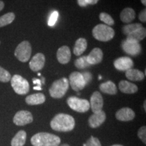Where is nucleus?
<instances>
[{"instance_id": "obj_1", "label": "nucleus", "mask_w": 146, "mask_h": 146, "mask_svg": "<svg viewBox=\"0 0 146 146\" xmlns=\"http://www.w3.org/2000/svg\"><path fill=\"white\" fill-rule=\"evenodd\" d=\"M50 126L53 130L58 132H68L74 129L75 121L70 115L60 113L53 118Z\"/></svg>"}, {"instance_id": "obj_2", "label": "nucleus", "mask_w": 146, "mask_h": 146, "mask_svg": "<svg viewBox=\"0 0 146 146\" xmlns=\"http://www.w3.org/2000/svg\"><path fill=\"white\" fill-rule=\"evenodd\" d=\"M31 142L33 146H58L61 140L56 135L41 132L33 136Z\"/></svg>"}, {"instance_id": "obj_3", "label": "nucleus", "mask_w": 146, "mask_h": 146, "mask_svg": "<svg viewBox=\"0 0 146 146\" xmlns=\"http://www.w3.org/2000/svg\"><path fill=\"white\" fill-rule=\"evenodd\" d=\"M93 36L100 41L107 42L114 38L115 31L111 27L104 24H99L93 29Z\"/></svg>"}, {"instance_id": "obj_4", "label": "nucleus", "mask_w": 146, "mask_h": 146, "mask_svg": "<svg viewBox=\"0 0 146 146\" xmlns=\"http://www.w3.org/2000/svg\"><path fill=\"white\" fill-rule=\"evenodd\" d=\"M69 82L66 78L63 77L56 80L52 83L49 89L50 96L53 98L59 99L65 96L68 90Z\"/></svg>"}, {"instance_id": "obj_5", "label": "nucleus", "mask_w": 146, "mask_h": 146, "mask_svg": "<svg viewBox=\"0 0 146 146\" xmlns=\"http://www.w3.org/2000/svg\"><path fill=\"white\" fill-rule=\"evenodd\" d=\"M11 85L14 91L18 95H26L29 93L30 86L27 79L19 74H14L11 78Z\"/></svg>"}, {"instance_id": "obj_6", "label": "nucleus", "mask_w": 146, "mask_h": 146, "mask_svg": "<svg viewBox=\"0 0 146 146\" xmlns=\"http://www.w3.org/2000/svg\"><path fill=\"white\" fill-rule=\"evenodd\" d=\"M31 52L32 47L31 43L28 41H23L16 47L14 51V56L19 61L27 62L30 59Z\"/></svg>"}, {"instance_id": "obj_7", "label": "nucleus", "mask_w": 146, "mask_h": 146, "mask_svg": "<svg viewBox=\"0 0 146 146\" xmlns=\"http://www.w3.org/2000/svg\"><path fill=\"white\" fill-rule=\"evenodd\" d=\"M67 104L71 109L80 113L86 112L90 108V104L88 100L81 99L77 97H69L67 99Z\"/></svg>"}, {"instance_id": "obj_8", "label": "nucleus", "mask_w": 146, "mask_h": 146, "mask_svg": "<svg viewBox=\"0 0 146 146\" xmlns=\"http://www.w3.org/2000/svg\"><path fill=\"white\" fill-rule=\"evenodd\" d=\"M122 48L126 54L130 56H136L141 54L142 48L139 42L126 39L122 43Z\"/></svg>"}, {"instance_id": "obj_9", "label": "nucleus", "mask_w": 146, "mask_h": 146, "mask_svg": "<svg viewBox=\"0 0 146 146\" xmlns=\"http://www.w3.org/2000/svg\"><path fill=\"white\" fill-rule=\"evenodd\" d=\"M69 83L71 88L75 91H79L85 88L86 86L85 80L82 73L78 72H73L69 76Z\"/></svg>"}, {"instance_id": "obj_10", "label": "nucleus", "mask_w": 146, "mask_h": 146, "mask_svg": "<svg viewBox=\"0 0 146 146\" xmlns=\"http://www.w3.org/2000/svg\"><path fill=\"white\" fill-rule=\"evenodd\" d=\"M33 121V117L31 113L27 110L18 111L14 115L13 122L17 126H25L31 123Z\"/></svg>"}, {"instance_id": "obj_11", "label": "nucleus", "mask_w": 146, "mask_h": 146, "mask_svg": "<svg viewBox=\"0 0 146 146\" xmlns=\"http://www.w3.org/2000/svg\"><path fill=\"white\" fill-rule=\"evenodd\" d=\"M45 63V57L42 53L36 54L29 62V67L33 72H38L43 69Z\"/></svg>"}, {"instance_id": "obj_12", "label": "nucleus", "mask_w": 146, "mask_h": 146, "mask_svg": "<svg viewBox=\"0 0 146 146\" xmlns=\"http://www.w3.org/2000/svg\"><path fill=\"white\" fill-rule=\"evenodd\" d=\"M90 108L94 113L99 112L102 110L104 100L99 91H95L90 98Z\"/></svg>"}, {"instance_id": "obj_13", "label": "nucleus", "mask_w": 146, "mask_h": 146, "mask_svg": "<svg viewBox=\"0 0 146 146\" xmlns=\"http://www.w3.org/2000/svg\"><path fill=\"white\" fill-rule=\"evenodd\" d=\"M114 66L116 70L120 71H127L133 68L134 63L131 58L120 57L114 60Z\"/></svg>"}, {"instance_id": "obj_14", "label": "nucleus", "mask_w": 146, "mask_h": 146, "mask_svg": "<svg viewBox=\"0 0 146 146\" xmlns=\"http://www.w3.org/2000/svg\"><path fill=\"white\" fill-rule=\"evenodd\" d=\"M106 119V115L104 111L102 110L99 112L94 113L89 118V126L92 129H96L104 123Z\"/></svg>"}, {"instance_id": "obj_15", "label": "nucleus", "mask_w": 146, "mask_h": 146, "mask_svg": "<svg viewBox=\"0 0 146 146\" xmlns=\"http://www.w3.org/2000/svg\"><path fill=\"white\" fill-rule=\"evenodd\" d=\"M115 116L116 119L120 121H131L134 119L135 114L134 111L129 108H123L116 112Z\"/></svg>"}, {"instance_id": "obj_16", "label": "nucleus", "mask_w": 146, "mask_h": 146, "mask_svg": "<svg viewBox=\"0 0 146 146\" xmlns=\"http://www.w3.org/2000/svg\"><path fill=\"white\" fill-rule=\"evenodd\" d=\"M58 62L62 64H66L71 59V52L70 48L66 45L60 47L56 53Z\"/></svg>"}, {"instance_id": "obj_17", "label": "nucleus", "mask_w": 146, "mask_h": 146, "mask_svg": "<svg viewBox=\"0 0 146 146\" xmlns=\"http://www.w3.org/2000/svg\"><path fill=\"white\" fill-rule=\"evenodd\" d=\"M104 57L103 52L99 47L93 49L87 56V61L90 65L98 64L101 62Z\"/></svg>"}, {"instance_id": "obj_18", "label": "nucleus", "mask_w": 146, "mask_h": 146, "mask_svg": "<svg viewBox=\"0 0 146 146\" xmlns=\"http://www.w3.org/2000/svg\"><path fill=\"white\" fill-rule=\"evenodd\" d=\"M118 87H119L120 91L124 94H133L138 91V87L135 84L130 83V82L125 81V80L120 81L118 84Z\"/></svg>"}, {"instance_id": "obj_19", "label": "nucleus", "mask_w": 146, "mask_h": 146, "mask_svg": "<svg viewBox=\"0 0 146 146\" xmlns=\"http://www.w3.org/2000/svg\"><path fill=\"white\" fill-rule=\"evenodd\" d=\"M25 102L29 106L42 104L45 102V97L44 94L41 93L32 94L27 97Z\"/></svg>"}, {"instance_id": "obj_20", "label": "nucleus", "mask_w": 146, "mask_h": 146, "mask_svg": "<svg viewBox=\"0 0 146 146\" xmlns=\"http://www.w3.org/2000/svg\"><path fill=\"white\" fill-rule=\"evenodd\" d=\"M136 13L131 8H125L120 14V18L124 23H130L135 20Z\"/></svg>"}, {"instance_id": "obj_21", "label": "nucleus", "mask_w": 146, "mask_h": 146, "mask_svg": "<svg viewBox=\"0 0 146 146\" xmlns=\"http://www.w3.org/2000/svg\"><path fill=\"white\" fill-rule=\"evenodd\" d=\"M125 76L127 79L132 81H141L145 78L143 72L134 68H131L126 71Z\"/></svg>"}, {"instance_id": "obj_22", "label": "nucleus", "mask_w": 146, "mask_h": 146, "mask_svg": "<svg viewBox=\"0 0 146 146\" xmlns=\"http://www.w3.org/2000/svg\"><path fill=\"white\" fill-rule=\"evenodd\" d=\"M87 47V41L85 38H78L75 42L73 53L76 56H81L86 50Z\"/></svg>"}, {"instance_id": "obj_23", "label": "nucleus", "mask_w": 146, "mask_h": 146, "mask_svg": "<svg viewBox=\"0 0 146 146\" xmlns=\"http://www.w3.org/2000/svg\"><path fill=\"white\" fill-rule=\"evenodd\" d=\"M100 89L102 92L109 95H116L117 94V88L116 85L111 81H108L100 84Z\"/></svg>"}, {"instance_id": "obj_24", "label": "nucleus", "mask_w": 146, "mask_h": 146, "mask_svg": "<svg viewBox=\"0 0 146 146\" xmlns=\"http://www.w3.org/2000/svg\"><path fill=\"white\" fill-rule=\"evenodd\" d=\"M27 133L25 131H19L11 141L12 146H23L26 143Z\"/></svg>"}, {"instance_id": "obj_25", "label": "nucleus", "mask_w": 146, "mask_h": 146, "mask_svg": "<svg viewBox=\"0 0 146 146\" xmlns=\"http://www.w3.org/2000/svg\"><path fill=\"white\" fill-rule=\"evenodd\" d=\"M146 36V29L144 27H141V28L137 29L135 32L132 33L129 35L127 36V39L133 40V41L139 42L142 41L145 38Z\"/></svg>"}, {"instance_id": "obj_26", "label": "nucleus", "mask_w": 146, "mask_h": 146, "mask_svg": "<svg viewBox=\"0 0 146 146\" xmlns=\"http://www.w3.org/2000/svg\"><path fill=\"white\" fill-rule=\"evenodd\" d=\"M14 19H15V14L13 12H8L0 16V28L13 23Z\"/></svg>"}, {"instance_id": "obj_27", "label": "nucleus", "mask_w": 146, "mask_h": 146, "mask_svg": "<svg viewBox=\"0 0 146 146\" xmlns=\"http://www.w3.org/2000/svg\"><path fill=\"white\" fill-rule=\"evenodd\" d=\"M143 27V25L140 23H133V24H129V25H125L123 28V32L125 35L128 36L129 35L132 33L135 32L137 29Z\"/></svg>"}, {"instance_id": "obj_28", "label": "nucleus", "mask_w": 146, "mask_h": 146, "mask_svg": "<svg viewBox=\"0 0 146 146\" xmlns=\"http://www.w3.org/2000/svg\"><path fill=\"white\" fill-rule=\"evenodd\" d=\"M99 18L100 21L103 22V23H104L105 25H108V26L111 27L114 25V19H113L112 16L108 13H106V12H102V13L100 14Z\"/></svg>"}, {"instance_id": "obj_29", "label": "nucleus", "mask_w": 146, "mask_h": 146, "mask_svg": "<svg viewBox=\"0 0 146 146\" xmlns=\"http://www.w3.org/2000/svg\"><path fill=\"white\" fill-rule=\"evenodd\" d=\"M74 65L78 69H83L88 67L90 64L87 62V56H82L74 61Z\"/></svg>"}, {"instance_id": "obj_30", "label": "nucleus", "mask_w": 146, "mask_h": 146, "mask_svg": "<svg viewBox=\"0 0 146 146\" xmlns=\"http://www.w3.org/2000/svg\"><path fill=\"white\" fill-rule=\"evenodd\" d=\"M12 76L10 73L5 69L0 66V82L2 83H8L10 81Z\"/></svg>"}, {"instance_id": "obj_31", "label": "nucleus", "mask_w": 146, "mask_h": 146, "mask_svg": "<svg viewBox=\"0 0 146 146\" xmlns=\"http://www.w3.org/2000/svg\"><path fill=\"white\" fill-rule=\"evenodd\" d=\"M83 146H102V145L98 138L91 136L87 140L86 143L83 144Z\"/></svg>"}, {"instance_id": "obj_32", "label": "nucleus", "mask_w": 146, "mask_h": 146, "mask_svg": "<svg viewBox=\"0 0 146 146\" xmlns=\"http://www.w3.org/2000/svg\"><path fill=\"white\" fill-rule=\"evenodd\" d=\"M137 135L141 139L142 142L144 144L146 143V127L145 126L141 127L138 131Z\"/></svg>"}, {"instance_id": "obj_33", "label": "nucleus", "mask_w": 146, "mask_h": 146, "mask_svg": "<svg viewBox=\"0 0 146 146\" xmlns=\"http://www.w3.org/2000/svg\"><path fill=\"white\" fill-rule=\"evenodd\" d=\"M58 18V11H54L51 14L50 18L48 21V25L50 27H53L56 24Z\"/></svg>"}, {"instance_id": "obj_34", "label": "nucleus", "mask_w": 146, "mask_h": 146, "mask_svg": "<svg viewBox=\"0 0 146 146\" xmlns=\"http://www.w3.org/2000/svg\"><path fill=\"white\" fill-rule=\"evenodd\" d=\"M82 75L83 76L84 80H85V83H86V85H87V84L89 83H91V81H92V78H93L92 74H91L89 72H85L82 73Z\"/></svg>"}, {"instance_id": "obj_35", "label": "nucleus", "mask_w": 146, "mask_h": 146, "mask_svg": "<svg viewBox=\"0 0 146 146\" xmlns=\"http://www.w3.org/2000/svg\"><path fill=\"white\" fill-rule=\"evenodd\" d=\"M139 19L142 23H145L146 22V9H143L141 11L139 14Z\"/></svg>"}, {"instance_id": "obj_36", "label": "nucleus", "mask_w": 146, "mask_h": 146, "mask_svg": "<svg viewBox=\"0 0 146 146\" xmlns=\"http://www.w3.org/2000/svg\"><path fill=\"white\" fill-rule=\"evenodd\" d=\"M78 5L81 7H86L88 5L86 0H77Z\"/></svg>"}, {"instance_id": "obj_37", "label": "nucleus", "mask_w": 146, "mask_h": 146, "mask_svg": "<svg viewBox=\"0 0 146 146\" xmlns=\"http://www.w3.org/2000/svg\"><path fill=\"white\" fill-rule=\"evenodd\" d=\"M86 1L88 5H96L99 1V0H86Z\"/></svg>"}, {"instance_id": "obj_38", "label": "nucleus", "mask_w": 146, "mask_h": 146, "mask_svg": "<svg viewBox=\"0 0 146 146\" xmlns=\"http://www.w3.org/2000/svg\"><path fill=\"white\" fill-rule=\"evenodd\" d=\"M33 82L34 84H36V85H37L38 86L41 87V81L40 79H37V78H33Z\"/></svg>"}, {"instance_id": "obj_39", "label": "nucleus", "mask_w": 146, "mask_h": 146, "mask_svg": "<svg viewBox=\"0 0 146 146\" xmlns=\"http://www.w3.org/2000/svg\"><path fill=\"white\" fill-rule=\"evenodd\" d=\"M4 6H5L4 2H3V1H1V0H0V12L3 10V8H4Z\"/></svg>"}, {"instance_id": "obj_40", "label": "nucleus", "mask_w": 146, "mask_h": 146, "mask_svg": "<svg viewBox=\"0 0 146 146\" xmlns=\"http://www.w3.org/2000/svg\"><path fill=\"white\" fill-rule=\"evenodd\" d=\"M33 89H35V90H41V87H39V86L34 87H33Z\"/></svg>"}, {"instance_id": "obj_41", "label": "nucleus", "mask_w": 146, "mask_h": 146, "mask_svg": "<svg viewBox=\"0 0 146 146\" xmlns=\"http://www.w3.org/2000/svg\"><path fill=\"white\" fill-rule=\"evenodd\" d=\"M142 4H143L144 6H145L146 5V0H141Z\"/></svg>"}, {"instance_id": "obj_42", "label": "nucleus", "mask_w": 146, "mask_h": 146, "mask_svg": "<svg viewBox=\"0 0 146 146\" xmlns=\"http://www.w3.org/2000/svg\"><path fill=\"white\" fill-rule=\"evenodd\" d=\"M145 104H146V102L145 101L144 102V110H145V111L146 110V107H145Z\"/></svg>"}, {"instance_id": "obj_43", "label": "nucleus", "mask_w": 146, "mask_h": 146, "mask_svg": "<svg viewBox=\"0 0 146 146\" xmlns=\"http://www.w3.org/2000/svg\"><path fill=\"white\" fill-rule=\"evenodd\" d=\"M60 146H70L69 145H68V144H62V145H60Z\"/></svg>"}, {"instance_id": "obj_44", "label": "nucleus", "mask_w": 146, "mask_h": 146, "mask_svg": "<svg viewBox=\"0 0 146 146\" xmlns=\"http://www.w3.org/2000/svg\"><path fill=\"white\" fill-rule=\"evenodd\" d=\"M111 146H123V145H117V144H116V145H111Z\"/></svg>"}, {"instance_id": "obj_45", "label": "nucleus", "mask_w": 146, "mask_h": 146, "mask_svg": "<svg viewBox=\"0 0 146 146\" xmlns=\"http://www.w3.org/2000/svg\"><path fill=\"white\" fill-rule=\"evenodd\" d=\"M98 78H99V80H101L102 76H98Z\"/></svg>"}, {"instance_id": "obj_46", "label": "nucleus", "mask_w": 146, "mask_h": 146, "mask_svg": "<svg viewBox=\"0 0 146 146\" xmlns=\"http://www.w3.org/2000/svg\"><path fill=\"white\" fill-rule=\"evenodd\" d=\"M0 44H1V41H0Z\"/></svg>"}]
</instances>
